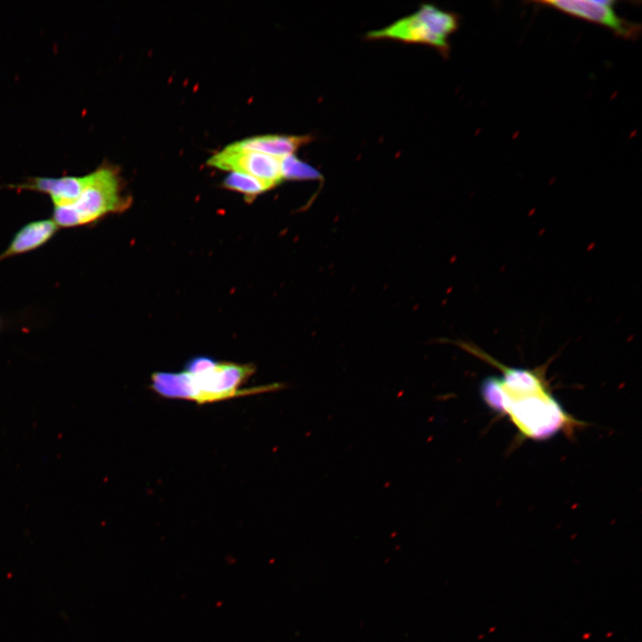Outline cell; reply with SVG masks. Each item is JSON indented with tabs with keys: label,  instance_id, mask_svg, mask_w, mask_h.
<instances>
[{
	"label": "cell",
	"instance_id": "1",
	"mask_svg": "<svg viewBox=\"0 0 642 642\" xmlns=\"http://www.w3.org/2000/svg\"><path fill=\"white\" fill-rule=\"evenodd\" d=\"M457 345L500 371V376L489 375L482 381L480 394L485 405L506 416L523 438L546 440L559 432L572 435L585 425L553 395L546 377L547 364L535 368L508 366L473 343Z\"/></svg>",
	"mask_w": 642,
	"mask_h": 642
},
{
	"label": "cell",
	"instance_id": "2",
	"mask_svg": "<svg viewBox=\"0 0 642 642\" xmlns=\"http://www.w3.org/2000/svg\"><path fill=\"white\" fill-rule=\"evenodd\" d=\"M255 367L250 364L220 363L209 357H198L193 372H155L151 377V390L165 399H185L198 404L226 400L284 387L281 383L240 389L252 375Z\"/></svg>",
	"mask_w": 642,
	"mask_h": 642
},
{
	"label": "cell",
	"instance_id": "3",
	"mask_svg": "<svg viewBox=\"0 0 642 642\" xmlns=\"http://www.w3.org/2000/svg\"><path fill=\"white\" fill-rule=\"evenodd\" d=\"M123 202L117 172L109 166H102L86 174V184L73 202L54 207L52 219L59 227L88 225L120 210Z\"/></svg>",
	"mask_w": 642,
	"mask_h": 642
},
{
	"label": "cell",
	"instance_id": "4",
	"mask_svg": "<svg viewBox=\"0 0 642 642\" xmlns=\"http://www.w3.org/2000/svg\"><path fill=\"white\" fill-rule=\"evenodd\" d=\"M459 16L439 7L424 4L420 8L391 25L369 31V40L391 39L407 44H422L436 48L441 55L449 54V37L459 27Z\"/></svg>",
	"mask_w": 642,
	"mask_h": 642
},
{
	"label": "cell",
	"instance_id": "5",
	"mask_svg": "<svg viewBox=\"0 0 642 642\" xmlns=\"http://www.w3.org/2000/svg\"><path fill=\"white\" fill-rule=\"evenodd\" d=\"M615 0H547L539 1L545 7H550L564 14L600 25L611 30L615 36L634 40L641 31L638 23L620 17L615 11Z\"/></svg>",
	"mask_w": 642,
	"mask_h": 642
},
{
	"label": "cell",
	"instance_id": "6",
	"mask_svg": "<svg viewBox=\"0 0 642 642\" xmlns=\"http://www.w3.org/2000/svg\"><path fill=\"white\" fill-rule=\"evenodd\" d=\"M208 164L224 170L251 176L270 188L284 180L281 158L236 149L230 144L214 154L208 160Z\"/></svg>",
	"mask_w": 642,
	"mask_h": 642
},
{
	"label": "cell",
	"instance_id": "7",
	"mask_svg": "<svg viewBox=\"0 0 642 642\" xmlns=\"http://www.w3.org/2000/svg\"><path fill=\"white\" fill-rule=\"evenodd\" d=\"M86 180V175L60 177H36L8 187L45 193L52 200L54 207H60L70 204L78 197Z\"/></svg>",
	"mask_w": 642,
	"mask_h": 642
},
{
	"label": "cell",
	"instance_id": "8",
	"mask_svg": "<svg viewBox=\"0 0 642 642\" xmlns=\"http://www.w3.org/2000/svg\"><path fill=\"white\" fill-rule=\"evenodd\" d=\"M59 228L52 218L26 224L14 235L7 248L0 253V260L39 248L47 243Z\"/></svg>",
	"mask_w": 642,
	"mask_h": 642
},
{
	"label": "cell",
	"instance_id": "9",
	"mask_svg": "<svg viewBox=\"0 0 642 642\" xmlns=\"http://www.w3.org/2000/svg\"><path fill=\"white\" fill-rule=\"evenodd\" d=\"M313 136L268 135L243 139L230 145L236 149L257 152L276 158L293 154L299 148L313 141Z\"/></svg>",
	"mask_w": 642,
	"mask_h": 642
},
{
	"label": "cell",
	"instance_id": "10",
	"mask_svg": "<svg viewBox=\"0 0 642 642\" xmlns=\"http://www.w3.org/2000/svg\"><path fill=\"white\" fill-rule=\"evenodd\" d=\"M282 174L284 179L292 180H315L322 177L316 169L293 154L282 158Z\"/></svg>",
	"mask_w": 642,
	"mask_h": 642
},
{
	"label": "cell",
	"instance_id": "11",
	"mask_svg": "<svg viewBox=\"0 0 642 642\" xmlns=\"http://www.w3.org/2000/svg\"><path fill=\"white\" fill-rule=\"evenodd\" d=\"M225 185L251 198L270 187L260 180L246 174L231 172L224 181Z\"/></svg>",
	"mask_w": 642,
	"mask_h": 642
}]
</instances>
